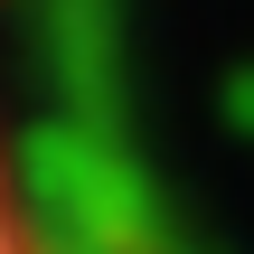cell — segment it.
Returning <instances> with one entry per match:
<instances>
[{
	"instance_id": "cell-1",
	"label": "cell",
	"mask_w": 254,
	"mask_h": 254,
	"mask_svg": "<svg viewBox=\"0 0 254 254\" xmlns=\"http://www.w3.org/2000/svg\"><path fill=\"white\" fill-rule=\"evenodd\" d=\"M0 254H38V236H28V207H19V179H9V160H0Z\"/></svg>"
}]
</instances>
